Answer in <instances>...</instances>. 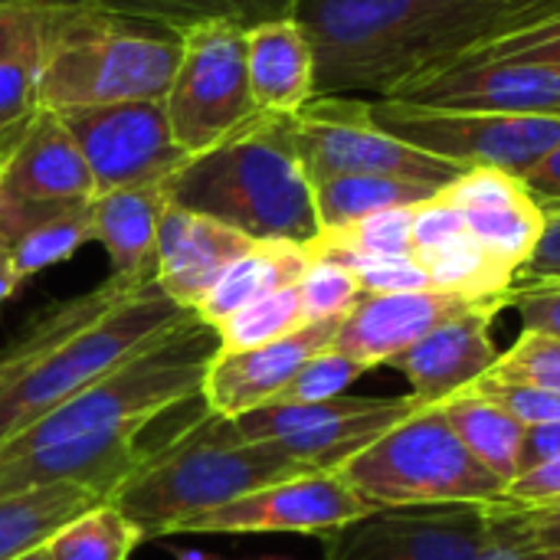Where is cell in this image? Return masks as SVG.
I'll list each match as a JSON object with an SVG mask.
<instances>
[{"instance_id": "obj_24", "label": "cell", "mask_w": 560, "mask_h": 560, "mask_svg": "<svg viewBox=\"0 0 560 560\" xmlns=\"http://www.w3.org/2000/svg\"><path fill=\"white\" fill-rule=\"evenodd\" d=\"M308 266H312V256L299 243H282V240L253 243L236 262L226 266V272L213 282V289L200 299V305L194 312L200 322L217 328L233 312H240L279 289L299 285V279L305 276Z\"/></svg>"}, {"instance_id": "obj_55", "label": "cell", "mask_w": 560, "mask_h": 560, "mask_svg": "<svg viewBox=\"0 0 560 560\" xmlns=\"http://www.w3.org/2000/svg\"><path fill=\"white\" fill-rule=\"evenodd\" d=\"M0 10H3V7H0Z\"/></svg>"}, {"instance_id": "obj_27", "label": "cell", "mask_w": 560, "mask_h": 560, "mask_svg": "<svg viewBox=\"0 0 560 560\" xmlns=\"http://www.w3.org/2000/svg\"><path fill=\"white\" fill-rule=\"evenodd\" d=\"M456 436L466 443V450L499 479L505 489L522 476V443L525 427L499 410L489 400H479L472 394H456L440 404Z\"/></svg>"}, {"instance_id": "obj_12", "label": "cell", "mask_w": 560, "mask_h": 560, "mask_svg": "<svg viewBox=\"0 0 560 560\" xmlns=\"http://www.w3.org/2000/svg\"><path fill=\"white\" fill-rule=\"evenodd\" d=\"M95 184V197L125 187L164 184L187 164L174 141L164 102H112L56 112Z\"/></svg>"}, {"instance_id": "obj_19", "label": "cell", "mask_w": 560, "mask_h": 560, "mask_svg": "<svg viewBox=\"0 0 560 560\" xmlns=\"http://www.w3.org/2000/svg\"><path fill=\"white\" fill-rule=\"evenodd\" d=\"M499 312V305H479L466 315H456L390 361L397 371L407 374L413 397L423 407L463 394L469 384L495 368L499 351L489 331Z\"/></svg>"}, {"instance_id": "obj_22", "label": "cell", "mask_w": 560, "mask_h": 560, "mask_svg": "<svg viewBox=\"0 0 560 560\" xmlns=\"http://www.w3.org/2000/svg\"><path fill=\"white\" fill-rule=\"evenodd\" d=\"M246 75L259 112L295 115L315 98V59L292 16L246 30Z\"/></svg>"}, {"instance_id": "obj_7", "label": "cell", "mask_w": 560, "mask_h": 560, "mask_svg": "<svg viewBox=\"0 0 560 560\" xmlns=\"http://www.w3.org/2000/svg\"><path fill=\"white\" fill-rule=\"evenodd\" d=\"M187 318H194V312L167 299L158 282L131 289L95 322L69 335L52 354H46L20 384H13L0 397V443L23 433L30 423L56 410L82 387L112 374L148 345L180 328Z\"/></svg>"}, {"instance_id": "obj_10", "label": "cell", "mask_w": 560, "mask_h": 560, "mask_svg": "<svg viewBox=\"0 0 560 560\" xmlns=\"http://www.w3.org/2000/svg\"><path fill=\"white\" fill-rule=\"evenodd\" d=\"M174 141L194 158L259 115L246 75V30L230 20L184 26L180 59L164 95Z\"/></svg>"}, {"instance_id": "obj_46", "label": "cell", "mask_w": 560, "mask_h": 560, "mask_svg": "<svg viewBox=\"0 0 560 560\" xmlns=\"http://www.w3.org/2000/svg\"><path fill=\"white\" fill-rule=\"evenodd\" d=\"M545 210V207H541ZM515 279L532 282H560V207L545 210V233L535 249V256L518 269Z\"/></svg>"}, {"instance_id": "obj_25", "label": "cell", "mask_w": 560, "mask_h": 560, "mask_svg": "<svg viewBox=\"0 0 560 560\" xmlns=\"http://www.w3.org/2000/svg\"><path fill=\"white\" fill-rule=\"evenodd\" d=\"M131 289H138V285L108 276L102 285H95L85 295H75V299H66V302H56V305L39 308L30 318V325L0 351V397L13 384H20L46 354H52L69 335H75L79 328H85L89 322H95L108 305H115Z\"/></svg>"}, {"instance_id": "obj_13", "label": "cell", "mask_w": 560, "mask_h": 560, "mask_svg": "<svg viewBox=\"0 0 560 560\" xmlns=\"http://www.w3.org/2000/svg\"><path fill=\"white\" fill-rule=\"evenodd\" d=\"M371 515L338 472H305L246 492L180 528V535H331Z\"/></svg>"}, {"instance_id": "obj_18", "label": "cell", "mask_w": 560, "mask_h": 560, "mask_svg": "<svg viewBox=\"0 0 560 560\" xmlns=\"http://www.w3.org/2000/svg\"><path fill=\"white\" fill-rule=\"evenodd\" d=\"M400 102L505 112V115H560V66L545 62H479L450 69L397 95Z\"/></svg>"}, {"instance_id": "obj_53", "label": "cell", "mask_w": 560, "mask_h": 560, "mask_svg": "<svg viewBox=\"0 0 560 560\" xmlns=\"http://www.w3.org/2000/svg\"><path fill=\"white\" fill-rule=\"evenodd\" d=\"M16 560H49V555H46V548H39V551H30L26 558H16Z\"/></svg>"}, {"instance_id": "obj_39", "label": "cell", "mask_w": 560, "mask_h": 560, "mask_svg": "<svg viewBox=\"0 0 560 560\" xmlns=\"http://www.w3.org/2000/svg\"><path fill=\"white\" fill-rule=\"evenodd\" d=\"M479 62H545L560 66V16L525 26V30H509L492 36L489 43L476 46L456 69L463 66H479Z\"/></svg>"}, {"instance_id": "obj_47", "label": "cell", "mask_w": 560, "mask_h": 560, "mask_svg": "<svg viewBox=\"0 0 560 560\" xmlns=\"http://www.w3.org/2000/svg\"><path fill=\"white\" fill-rule=\"evenodd\" d=\"M509 502L518 505H538V502H555L560 499V456L522 472L509 489H505Z\"/></svg>"}, {"instance_id": "obj_23", "label": "cell", "mask_w": 560, "mask_h": 560, "mask_svg": "<svg viewBox=\"0 0 560 560\" xmlns=\"http://www.w3.org/2000/svg\"><path fill=\"white\" fill-rule=\"evenodd\" d=\"M39 13L3 7L0 10V158L20 141L39 105Z\"/></svg>"}, {"instance_id": "obj_35", "label": "cell", "mask_w": 560, "mask_h": 560, "mask_svg": "<svg viewBox=\"0 0 560 560\" xmlns=\"http://www.w3.org/2000/svg\"><path fill=\"white\" fill-rule=\"evenodd\" d=\"M85 243H92V217H89V207L36 226L33 233H26L23 240H16L10 249H13V262H16L20 276L30 279L36 272L49 269V266L66 262Z\"/></svg>"}, {"instance_id": "obj_1", "label": "cell", "mask_w": 560, "mask_h": 560, "mask_svg": "<svg viewBox=\"0 0 560 560\" xmlns=\"http://www.w3.org/2000/svg\"><path fill=\"white\" fill-rule=\"evenodd\" d=\"M292 20L312 46L315 95L397 98L505 33L502 0H295Z\"/></svg>"}, {"instance_id": "obj_4", "label": "cell", "mask_w": 560, "mask_h": 560, "mask_svg": "<svg viewBox=\"0 0 560 560\" xmlns=\"http://www.w3.org/2000/svg\"><path fill=\"white\" fill-rule=\"evenodd\" d=\"M272 443H226L207 413L171 446L148 453L138 472L108 499L144 541L180 535V528L262 486L305 476Z\"/></svg>"}, {"instance_id": "obj_29", "label": "cell", "mask_w": 560, "mask_h": 560, "mask_svg": "<svg viewBox=\"0 0 560 560\" xmlns=\"http://www.w3.org/2000/svg\"><path fill=\"white\" fill-rule=\"evenodd\" d=\"M312 190H315V213L322 230H338L361 217L394 207H420L440 194L430 184L377 177V174H345V177L322 180Z\"/></svg>"}, {"instance_id": "obj_2", "label": "cell", "mask_w": 560, "mask_h": 560, "mask_svg": "<svg viewBox=\"0 0 560 560\" xmlns=\"http://www.w3.org/2000/svg\"><path fill=\"white\" fill-rule=\"evenodd\" d=\"M161 190L167 203L210 217L253 243L308 246L322 233L289 115L259 112L220 144L187 158Z\"/></svg>"}, {"instance_id": "obj_48", "label": "cell", "mask_w": 560, "mask_h": 560, "mask_svg": "<svg viewBox=\"0 0 560 560\" xmlns=\"http://www.w3.org/2000/svg\"><path fill=\"white\" fill-rule=\"evenodd\" d=\"M522 180H525V187L532 190V197H535L545 210L560 207V144L548 154V158H541Z\"/></svg>"}, {"instance_id": "obj_20", "label": "cell", "mask_w": 560, "mask_h": 560, "mask_svg": "<svg viewBox=\"0 0 560 560\" xmlns=\"http://www.w3.org/2000/svg\"><path fill=\"white\" fill-rule=\"evenodd\" d=\"M249 246V236L167 203L158 226V285L180 308L194 312L226 266L236 262Z\"/></svg>"}, {"instance_id": "obj_45", "label": "cell", "mask_w": 560, "mask_h": 560, "mask_svg": "<svg viewBox=\"0 0 560 560\" xmlns=\"http://www.w3.org/2000/svg\"><path fill=\"white\" fill-rule=\"evenodd\" d=\"M509 509H512L515 525L522 528V535L532 545L548 548V551H558L560 555V499H555V502H538V505L509 502Z\"/></svg>"}, {"instance_id": "obj_30", "label": "cell", "mask_w": 560, "mask_h": 560, "mask_svg": "<svg viewBox=\"0 0 560 560\" xmlns=\"http://www.w3.org/2000/svg\"><path fill=\"white\" fill-rule=\"evenodd\" d=\"M108 10L148 16L171 23L177 30L207 23V20H230L243 30L269 20H285L292 16L295 0H98Z\"/></svg>"}, {"instance_id": "obj_21", "label": "cell", "mask_w": 560, "mask_h": 560, "mask_svg": "<svg viewBox=\"0 0 560 560\" xmlns=\"http://www.w3.org/2000/svg\"><path fill=\"white\" fill-rule=\"evenodd\" d=\"M164 207L161 184L108 190L89 203L92 240L105 246L115 279L131 285L158 282V226Z\"/></svg>"}, {"instance_id": "obj_41", "label": "cell", "mask_w": 560, "mask_h": 560, "mask_svg": "<svg viewBox=\"0 0 560 560\" xmlns=\"http://www.w3.org/2000/svg\"><path fill=\"white\" fill-rule=\"evenodd\" d=\"M440 197L446 203L459 207L463 213H469V210L518 203V200L532 197V190L525 187L522 177H515L502 167H469L459 180H453L446 190H440Z\"/></svg>"}, {"instance_id": "obj_36", "label": "cell", "mask_w": 560, "mask_h": 560, "mask_svg": "<svg viewBox=\"0 0 560 560\" xmlns=\"http://www.w3.org/2000/svg\"><path fill=\"white\" fill-rule=\"evenodd\" d=\"M368 368L341 351H322L315 358H308L295 377L266 404V407H276V404H318V400H331V397H341L345 387H351L358 377H364Z\"/></svg>"}, {"instance_id": "obj_33", "label": "cell", "mask_w": 560, "mask_h": 560, "mask_svg": "<svg viewBox=\"0 0 560 560\" xmlns=\"http://www.w3.org/2000/svg\"><path fill=\"white\" fill-rule=\"evenodd\" d=\"M302 325L308 322L302 315L299 285H289L223 318L217 325V338H220V351H249V348L279 341Z\"/></svg>"}, {"instance_id": "obj_28", "label": "cell", "mask_w": 560, "mask_h": 560, "mask_svg": "<svg viewBox=\"0 0 560 560\" xmlns=\"http://www.w3.org/2000/svg\"><path fill=\"white\" fill-rule=\"evenodd\" d=\"M427 276L430 285L450 295H463L469 302H489V305H509L515 269L495 259L486 246H479L469 233L456 243H446L440 249H427L413 256Z\"/></svg>"}, {"instance_id": "obj_31", "label": "cell", "mask_w": 560, "mask_h": 560, "mask_svg": "<svg viewBox=\"0 0 560 560\" xmlns=\"http://www.w3.org/2000/svg\"><path fill=\"white\" fill-rule=\"evenodd\" d=\"M469 236L486 246L495 259L512 266L515 272L535 256L541 233H545V210L535 197H525L518 203L489 207V210H469L466 213Z\"/></svg>"}, {"instance_id": "obj_15", "label": "cell", "mask_w": 560, "mask_h": 560, "mask_svg": "<svg viewBox=\"0 0 560 560\" xmlns=\"http://www.w3.org/2000/svg\"><path fill=\"white\" fill-rule=\"evenodd\" d=\"M141 433L144 423H128L115 430L72 436L16 459H3L0 495L43 486H79L108 502L148 459V453L141 450Z\"/></svg>"}, {"instance_id": "obj_11", "label": "cell", "mask_w": 560, "mask_h": 560, "mask_svg": "<svg viewBox=\"0 0 560 560\" xmlns=\"http://www.w3.org/2000/svg\"><path fill=\"white\" fill-rule=\"evenodd\" d=\"M95 184L62 118L43 108L0 161V243L13 246L36 226L85 210Z\"/></svg>"}, {"instance_id": "obj_34", "label": "cell", "mask_w": 560, "mask_h": 560, "mask_svg": "<svg viewBox=\"0 0 560 560\" xmlns=\"http://www.w3.org/2000/svg\"><path fill=\"white\" fill-rule=\"evenodd\" d=\"M413 210L417 207H394L371 217H361L338 230H322L305 249H348L364 256H413Z\"/></svg>"}, {"instance_id": "obj_26", "label": "cell", "mask_w": 560, "mask_h": 560, "mask_svg": "<svg viewBox=\"0 0 560 560\" xmlns=\"http://www.w3.org/2000/svg\"><path fill=\"white\" fill-rule=\"evenodd\" d=\"M102 502L105 499L79 486H43L0 495V560H16L39 551L72 518Z\"/></svg>"}, {"instance_id": "obj_51", "label": "cell", "mask_w": 560, "mask_h": 560, "mask_svg": "<svg viewBox=\"0 0 560 560\" xmlns=\"http://www.w3.org/2000/svg\"><path fill=\"white\" fill-rule=\"evenodd\" d=\"M20 282H23V276H20V269H16V262H13V249L0 243V312H3V305L16 295Z\"/></svg>"}, {"instance_id": "obj_54", "label": "cell", "mask_w": 560, "mask_h": 560, "mask_svg": "<svg viewBox=\"0 0 560 560\" xmlns=\"http://www.w3.org/2000/svg\"><path fill=\"white\" fill-rule=\"evenodd\" d=\"M0 161H3V158H0Z\"/></svg>"}, {"instance_id": "obj_3", "label": "cell", "mask_w": 560, "mask_h": 560, "mask_svg": "<svg viewBox=\"0 0 560 560\" xmlns=\"http://www.w3.org/2000/svg\"><path fill=\"white\" fill-rule=\"evenodd\" d=\"M39 105L49 112L112 105V102H164L184 30L108 10L39 13Z\"/></svg>"}, {"instance_id": "obj_6", "label": "cell", "mask_w": 560, "mask_h": 560, "mask_svg": "<svg viewBox=\"0 0 560 560\" xmlns=\"http://www.w3.org/2000/svg\"><path fill=\"white\" fill-rule=\"evenodd\" d=\"M335 472L371 512L492 505L505 499V482L466 450L440 404L420 407Z\"/></svg>"}, {"instance_id": "obj_44", "label": "cell", "mask_w": 560, "mask_h": 560, "mask_svg": "<svg viewBox=\"0 0 560 560\" xmlns=\"http://www.w3.org/2000/svg\"><path fill=\"white\" fill-rule=\"evenodd\" d=\"M466 230V213L453 203H446L440 194L413 210V256L427 249H440L446 243L463 240Z\"/></svg>"}, {"instance_id": "obj_16", "label": "cell", "mask_w": 560, "mask_h": 560, "mask_svg": "<svg viewBox=\"0 0 560 560\" xmlns=\"http://www.w3.org/2000/svg\"><path fill=\"white\" fill-rule=\"evenodd\" d=\"M338 325L341 318L308 322L292 335L249 351H217L200 387L207 413L233 420L266 407L308 358L331 348Z\"/></svg>"}, {"instance_id": "obj_49", "label": "cell", "mask_w": 560, "mask_h": 560, "mask_svg": "<svg viewBox=\"0 0 560 560\" xmlns=\"http://www.w3.org/2000/svg\"><path fill=\"white\" fill-rule=\"evenodd\" d=\"M560 456V420L545 423V427H532L525 430V443H522V472L548 463Z\"/></svg>"}, {"instance_id": "obj_37", "label": "cell", "mask_w": 560, "mask_h": 560, "mask_svg": "<svg viewBox=\"0 0 560 560\" xmlns=\"http://www.w3.org/2000/svg\"><path fill=\"white\" fill-rule=\"evenodd\" d=\"M364 295L354 272H348L338 262L312 259L305 276L299 279V299L305 322H325V318H345L358 299Z\"/></svg>"}, {"instance_id": "obj_43", "label": "cell", "mask_w": 560, "mask_h": 560, "mask_svg": "<svg viewBox=\"0 0 560 560\" xmlns=\"http://www.w3.org/2000/svg\"><path fill=\"white\" fill-rule=\"evenodd\" d=\"M509 305L518 308L525 331H538L560 341V282L515 279Z\"/></svg>"}, {"instance_id": "obj_32", "label": "cell", "mask_w": 560, "mask_h": 560, "mask_svg": "<svg viewBox=\"0 0 560 560\" xmlns=\"http://www.w3.org/2000/svg\"><path fill=\"white\" fill-rule=\"evenodd\" d=\"M141 541V532L112 502H102L72 518L43 548L49 560H131Z\"/></svg>"}, {"instance_id": "obj_52", "label": "cell", "mask_w": 560, "mask_h": 560, "mask_svg": "<svg viewBox=\"0 0 560 560\" xmlns=\"http://www.w3.org/2000/svg\"><path fill=\"white\" fill-rule=\"evenodd\" d=\"M0 7H20V10H36V13H62V10L98 7V0H0Z\"/></svg>"}, {"instance_id": "obj_8", "label": "cell", "mask_w": 560, "mask_h": 560, "mask_svg": "<svg viewBox=\"0 0 560 560\" xmlns=\"http://www.w3.org/2000/svg\"><path fill=\"white\" fill-rule=\"evenodd\" d=\"M289 118L295 151L312 187L345 174H377L446 190L453 180L466 174V167L387 135L374 121L371 102L364 98L315 95L305 108H299Z\"/></svg>"}, {"instance_id": "obj_14", "label": "cell", "mask_w": 560, "mask_h": 560, "mask_svg": "<svg viewBox=\"0 0 560 560\" xmlns=\"http://www.w3.org/2000/svg\"><path fill=\"white\" fill-rule=\"evenodd\" d=\"M486 535V505L381 509L325 535V560H476Z\"/></svg>"}, {"instance_id": "obj_9", "label": "cell", "mask_w": 560, "mask_h": 560, "mask_svg": "<svg viewBox=\"0 0 560 560\" xmlns=\"http://www.w3.org/2000/svg\"><path fill=\"white\" fill-rule=\"evenodd\" d=\"M371 115L387 135L466 171L502 167L515 177H525L560 144V115L463 112L400 98L371 102Z\"/></svg>"}, {"instance_id": "obj_5", "label": "cell", "mask_w": 560, "mask_h": 560, "mask_svg": "<svg viewBox=\"0 0 560 560\" xmlns=\"http://www.w3.org/2000/svg\"><path fill=\"white\" fill-rule=\"evenodd\" d=\"M217 351V328L200 322L194 312V318H187L180 328L158 338L112 374L62 400L56 410L30 423L13 440L0 443V463L95 430H115L128 423L148 427L164 410L200 397L207 368Z\"/></svg>"}, {"instance_id": "obj_40", "label": "cell", "mask_w": 560, "mask_h": 560, "mask_svg": "<svg viewBox=\"0 0 560 560\" xmlns=\"http://www.w3.org/2000/svg\"><path fill=\"white\" fill-rule=\"evenodd\" d=\"M492 374L560 394V341L538 331H522V338L499 354Z\"/></svg>"}, {"instance_id": "obj_50", "label": "cell", "mask_w": 560, "mask_h": 560, "mask_svg": "<svg viewBox=\"0 0 560 560\" xmlns=\"http://www.w3.org/2000/svg\"><path fill=\"white\" fill-rule=\"evenodd\" d=\"M502 7H505V33L560 16V0H502Z\"/></svg>"}, {"instance_id": "obj_17", "label": "cell", "mask_w": 560, "mask_h": 560, "mask_svg": "<svg viewBox=\"0 0 560 560\" xmlns=\"http://www.w3.org/2000/svg\"><path fill=\"white\" fill-rule=\"evenodd\" d=\"M489 302H469L440 289L427 292H394V295H361L358 305L341 318L331 351L361 361L368 371L390 364L420 338H427L443 322L466 315ZM502 308V305H499Z\"/></svg>"}, {"instance_id": "obj_42", "label": "cell", "mask_w": 560, "mask_h": 560, "mask_svg": "<svg viewBox=\"0 0 560 560\" xmlns=\"http://www.w3.org/2000/svg\"><path fill=\"white\" fill-rule=\"evenodd\" d=\"M486 512H489V535L476 560H560L558 551L538 548L522 535L505 499L486 505Z\"/></svg>"}, {"instance_id": "obj_38", "label": "cell", "mask_w": 560, "mask_h": 560, "mask_svg": "<svg viewBox=\"0 0 560 560\" xmlns=\"http://www.w3.org/2000/svg\"><path fill=\"white\" fill-rule=\"evenodd\" d=\"M466 394L495 404L499 410H505L509 417H515L525 430L560 420V394L545 390V387H535V384H522V381L499 377L492 371L482 374L476 384H469Z\"/></svg>"}]
</instances>
